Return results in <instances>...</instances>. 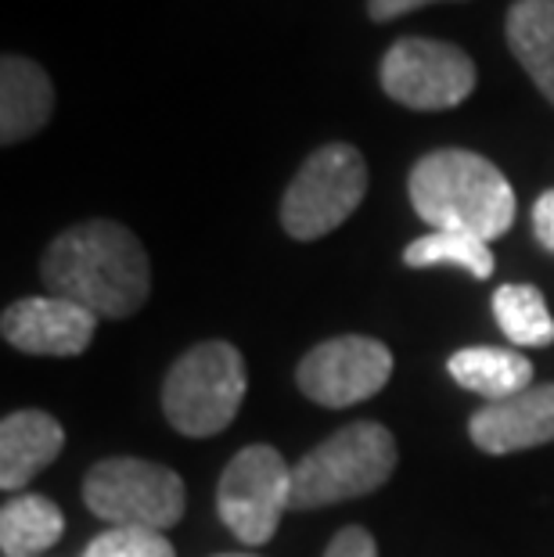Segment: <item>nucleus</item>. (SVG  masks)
I'll use <instances>...</instances> for the list:
<instances>
[{
  "mask_svg": "<svg viewBox=\"0 0 554 557\" xmlns=\"http://www.w3.org/2000/svg\"><path fill=\"white\" fill-rule=\"evenodd\" d=\"M47 292L94 317H130L151 292V263L134 231L112 220H87L62 231L44 252Z\"/></svg>",
  "mask_w": 554,
  "mask_h": 557,
  "instance_id": "obj_1",
  "label": "nucleus"
},
{
  "mask_svg": "<svg viewBox=\"0 0 554 557\" xmlns=\"http://www.w3.org/2000/svg\"><path fill=\"white\" fill-rule=\"evenodd\" d=\"M410 206L432 231L493 242L515 223V191L497 165L465 148H440L415 162Z\"/></svg>",
  "mask_w": 554,
  "mask_h": 557,
  "instance_id": "obj_2",
  "label": "nucleus"
},
{
  "mask_svg": "<svg viewBox=\"0 0 554 557\" xmlns=\"http://www.w3.org/2000/svg\"><path fill=\"white\" fill-rule=\"evenodd\" d=\"M393 468L396 438L389 435V429L374 421L346 424L292 468V507L313 511V507L374 493L389 482Z\"/></svg>",
  "mask_w": 554,
  "mask_h": 557,
  "instance_id": "obj_3",
  "label": "nucleus"
},
{
  "mask_svg": "<svg viewBox=\"0 0 554 557\" xmlns=\"http://www.w3.org/2000/svg\"><path fill=\"white\" fill-rule=\"evenodd\" d=\"M249 377L231 342H202L170 367L162 385L167 421L187 438L220 435L238 413Z\"/></svg>",
  "mask_w": 554,
  "mask_h": 557,
  "instance_id": "obj_4",
  "label": "nucleus"
},
{
  "mask_svg": "<svg viewBox=\"0 0 554 557\" xmlns=\"http://www.w3.org/2000/svg\"><path fill=\"white\" fill-rule=\"evenodd\" d=\"M368 195V162L353 145H324L299 165L285 198L281 227L296 242H317L342 227Z\"/></svg>",
  "mask_w": 554,
  "mask_h": 557,
  "instance_id": "obj_5",
  "label": "nucleus"
},
{
  "mask_svg": "<svg viewBox=\"0 0 554 557\" xmlns=\"http://www.w3.org/2000/svg\"><path fill=\"white\" fill-rule=\"evenodd\" d=\"M84 500L115 529L162 532L184 518V482L173 468L137 457H112L94 465L84 479Z\"/></svg>",
  "mask_w": 554,
  "mask_h": 557,
  "instance_id": "obj_6",
  "label": "nucleus"
},
{
  "mask_svg": "<svg viewBox=\"0 0 554 557\" xmlns=\"http://www.w3.org/2000/svg\"><path fill=\"white\" fill-rule=\"evenodd\" d=\"M292 507V468L274 446H245L231 457L217 485V511L249 547L274 540L281 515Z\"/></svg>",
  "mask_w": 554,
  "mask_h": 557,
  "instance_id": "obj_7",
  "label": "nucleus"
},
{
  "mask_svg": "<svg viewBox=\"0 0 554 557\" xmlns=\"http://www.w3.org/2000/svg\"><path fill=\"white\" fill-rule=\"evenodd\" d=\"M476 62L443 40L404 37L382 58V90L415 112L457 109L476 90Z\"/></svg>",
  "mask_w": 554,
  "mask_h": 557,
  "instance_id": "obj_8",
  "label": "nucleus"
},
{
  "mask_svg": "<svg viewBox=\"0 0 554 557\" xmlns=\"http://www.w3.org/2000/svg\"><path fill=\"white\" fill-rule=\"evenodd\" d=\"M389 374H393V352L385 342L368 335H342L306 352L296 382L303 396H310L321 407L342 410L382 393Z\"/></svg>",
  "mask_w": 554,
  "mask_h": 557,
  "instance_id": "obj_9",
  "label": "nucleus"
},
{
  "mask_svg": "<svg viewBox=\"0 0 554 557\" xmlns=\"http://www.w3.org/2000/svg\"><path fill=\"white\" fill-rule=\"evenodd\" d=\"M98 327V317L84 306L58 299V295H33L4 310L0 335L8 346L29 357H79Z\"/></svg>",
  "mask_w": 554,
  "mask_h": 557,
  "instance_id": "obj_10",
  "label": "nucleus"
},
{
  "mask_svg": "<svg viewBox=\"0 0 554 557\" xmlns=\"http://www.w3.org/2000/svg\"><path fill=\"white\" fill-rule=\"evenodd\" d=\"M468 435L482 454L493 457L554 443V385H529L512 399L487 403L471 413Z\"/></svg>",
  "mask_w": 554,
  "mask_h": 557,
  "instance_id": "obj_11",
  "label": "nucleus"
},
{
  "mask_svg": "<svg viewBox=\"0 0 554 557\" xmlns=\"http://www.w3.org/2000/svg\"><path fill=\"white\" fill-rule=\"evenodd\" d=\"M54 112L51 76L37 62L22 54H8L0 62V140L19 145L40 134Z\"/></svg>",
  "mask_w": 554,
  "mask_h": 557,
  "instance_id": "obj_12",
  "label": "nucleus"
},
{
  "mask_svg": "<svg viewBox=\"0 0 554 557\" xmlns=\"http://www.w3.org/2000/svg\"><path fill=\"white\" fill-rule=\"evenodd\" d=\"M65 432L51 413L15 410L0 424V485L8 493L22 490L37 471L62 454Z\"/></svg>",
  "mask_w": 554,
  "mask_h": 557,
  "instance_id": "obj_13",
  "label": "nucleus"
},
{
  "mask_svg": "<svg viewBox=\"0 0 554 557\" xmlns=\"http://www.w3.org/2000/svg\"><path fill=\"white\" fill-rule=\"evenodd\" d=\"M446 371L461 388L482 396L487 403L512 399L526 393L533 385V363L515 349H493V346H476V349H457Z\"/></svg>",
  "mask_w": 554,
  "mask_h": 557,
  "instance_id": "obj_14",
  "label": "nucleus"
},
{
  "mask_svg": "<svg viewBox=\"0 0 554 557\" xmlns=\"http://www.w3.org/2000/svg\"><path fill=\"white\" fill-rule=\"evenodd\" d=\"M508 47L554 104V0H515L508 11Z\"/></svg>",
  "mask_w": 554,
  "mask_h": 557,
  "instance_id": "obj_15",
  "label": "nucleus"
},
{
  "mask_svg": "<svg viewBox=\"0 0 554 557\" xmlns=\"http://www.w3.org/2000/svg\"><path fill=\"white\" fill-rule=\"evenodd\" d=\"M65 532L62 507L47 496H15L0 511V547L4 557H37L51 550Z\"/></svg>",
  "mask_w": 554,
  "mask_h": 557,
  "instance_id": "obj_16",
  "label": "nucleus"
},
{
  "mask_svg": "<svg viewBox=\"0 0 554 557\" xmlns=\"http://www.w3.org/2000/svg\"><path fill=\"white\" fill-rule=\"evenodd\" d=\"M493 317L515 346L540 349L554 342V317L544 302V292L533 284H501L493 295Z\"/></svg>",
  "mask_w": 554,
  "mask_h": 557,
  "instance_id": "obj_17",
  "label": "nucleus"
},
{
  "mask_svg": "<svg viewBox=\"0 0 554 557\" xmlns=\"http://www.w3.org/2000/svg\"><path fill=\"white\" fill-rule=\"evenodd\" d=\"M404 263L415 270L426 267H461L476 281H487L493 274V252L490 242L471 238V234L457 231H432L426 238L410 242L404 248Z\"/></svg>",
  "mask_w": 554,
  "mask_h": 557,
  "instance_id": "obj_18",
  "label": "nucleus"
},
{
  "mask_svg": "<svg viewBox=\"0 0 554 557\" xmlns=\"http://www.w3.org/2000/svg\"><path fill=\"white\" fill-rule=\"evenodd\" d=\"M84 557H176L173 543L162 532L109 529L84 550Z\"/></svg>",
  "mask_w": 554,
  "mask_h": 557,
  "instance_id": "obj_19",
  "label": "nucleus"
},
{
  "mask_svg": "<svg viewBox=\"0 0 554 557\" xmlns=\"http://www.w3.org/2000/svg\"><path fill=\"white\" fill-rule=\"evenodd\" d=\"M324 557H379V547H374V536L368 529L349 525V529H342L332 543H328Z\"/></svg>",
  "mask_w": 554,
  "mask_h": 557,
  "instance_id": "obj_20",
  "label": "nucleus"
},
{
  "mask_svg": "<svg viewBox=\"0 0 554 557\" xmlns=\"http://www.w3.org/2000/svg\"><path fill=\"white\" fill-rule=\"evenodd\" d=\"M533 234L537 242L554 252V191H544L533 206Z\"/></svg>",
  "mask_w": 554,
  "mask_h": 557,
  "instance_id": "obj_21",
  "label": "nucleus"
},
{
  "mask_svg": "<svg viewBox=\"0 0 554 557\" xmlns=\"http://www.w3.org/2000/svg\"><path fill=\"white\" fill-rule=\"evenodd\" d=\"M435 0H368V15L374 22H393L399 15H410L418 8H429Z\"/></svg>",
  "mask_w": 554,
  "mask_h": 557,
  "instance_id": "obj_22",
  "label": "nucleus"
},
{
  "mask_svg": "<svg viewBox=\"0 0 554 557\" xmlns=\"http://www.w3.org/2000/svg\"><path fill=\"white\" fill-rule=\"evenodd\" d=\"M220 557H249V554H220Z\"/></svg>",
  "mask_w": 554,
  "mask_h": 557,
  "instance_id": "obj_23",
  "label": "nucleus"
}]
</instances>
